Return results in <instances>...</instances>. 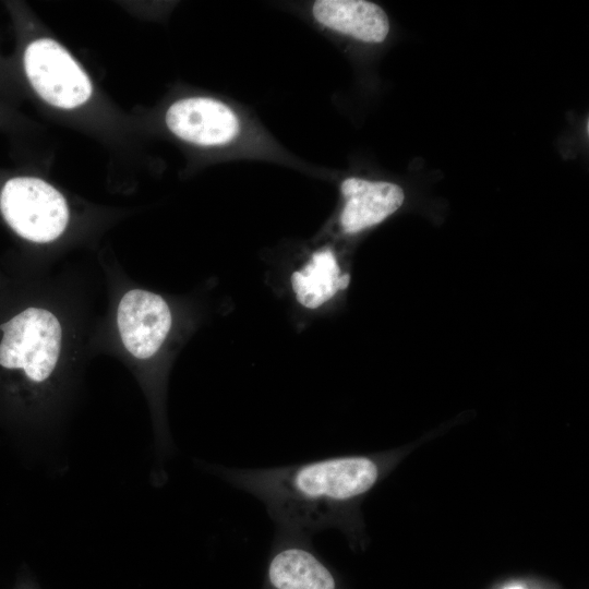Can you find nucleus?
I'll use <instances>...</instances> for the list:
<instances>
[{"mask_svg":"<svg viewBox=\"0 0 589 589\" xmlns=\"http://www.w3.org/2000/svg\"><path fill=\"white\" fill-rule=\"evenodd\" d=\"M212 470L257 497L278 532L311 539L326 528L352 526L351 509L378 482L383 465L375 457L348 455L274 468Z\"/></svg>","mask_w":589,"mask_h":589,"instance_id":"1","label":"nucleus"},{"mask_svg":"<svg viewBox=\"0 0 589 589\" xmlns=\"http://www.w3.org/2000/svg\"><path fill=\"white\" fill-rule=\"evenodd\" d=\"M0 365L22 369L27 378L43 383L53 372L61 349L62 329L49 311L28 308L0 325Z\"/></svg>","mask_w":589,"mask_h":589,"instance_id":"2","label":"nucleus"},{"mask_svg":"<svg viewBox=\"0 0 589 589\" xmlns=\"http://www.w3.org/2000/svg\"><path fill=\"white\" fill-rule=\"evenodd\" d=\"M0 211L19 236L39 243L57 239L69 221L64 196L51 184L34 177L8 180L0 193Z\"/></svg>","mask_w":589,"mask_h":589,"instance_id":"3","label":"nucleus"},{"mask_svg":"<svg viewBox=\"0 0 589 589\" xmlns=\"http://www.w3.org/2000/svg\"><path fill=\"white\" fill-rule=\"evenodd\" d=\"M23 62L33 88L55 107L73 109L92 95L88 75L64 47L50 38L32 41L25 49Z\"/></svg>","mask_w":589,"mask_h":589,"instance_id":"4","label":"nucleus"},{"mask_svg":"<svg viewBox=\"0 0 589 589\" xmlns=\"http://www.w3.org/2000/svg\"><path fill=\"white\" fill-rule=\"evenodd\" d=\"M117 322L128 351L135 358L148 359L164 344L171 327V313L160 296L133 289L122 297Z\"/></svg>","mask_w":589,"mask_h":589,"instance_id":"5","label":"nucleus"},{"mask_svg":"<svg viewBox=\"0 0 589 589\" xmlns=\"http://www.w3.org/2000/svg\"><path fill=\"white\" fill-rule=\"evenodd\" d=\"M310 541L277 531L265 589H337L333 573L315 554Z\"/></svg>","mask_w":589,"mask_h":589,"instance_id":"6","label":"nucleus"},{"mask_svg":"<svg viewBox=\"0 0 589 589\" xmlns=\"http://www.w3.org/2000/svg\"><path fill=\"white\" fill-rule=\"evenodd\" d=\"M168 129L181 140L201 146L224 145L240 131L237 116L226 104L207 97L173 103L166 112Z\"/></svg>","mask_w":589,"mask_h":589,"instance_id":"7","label":"nucleus"},{"mask_svg":"<svg viewBox=\"0 0 589 589\" xmlns=\"http://www.w3.org/2000/svg\"><path fill=\"white\" fill-rule=\"evenodd\" d=\"M340 191L346 200L340 224L346 232H358L377 225L402 204V189L392 182L348 178Z\"/></svg>","mask_w":589,"mask_h":589,"instance_id":"8","label":"nucleus"},{"mask_svg":"<svg viewBox=\"0 0 589 589\" xmlns=\"http://www.w3.org/2000/svg\"><path fill=\"white\" fill-rule=\"evenodd\" d=\"M314 19L327 28L365 43H382L389 32L384 10L364 0H317Z\"/></svg>","mask_w":589,"mask_h":589,"instance_id":"9","label":"nucleus"},{"mask_svg":"<svg viewBox=\"0 0 589 589\" xmlns=\"http://www.w3.org/2000/svg\"><path fill=\"white\" fill-rule=\"evenodd\" d=\"M349 275L340 269L332 250L315 252L310 261L292 274L291 285L296 298L306 309H316L348 287Z\"/></svg>","mask_w":589,"mask_h":589,"instance_id":"10","label":"nucleus"},{"mask_svg":"<svg viewBox=\"0 0 589 589\" xmlns=\"http://www.w3.org/2000/svg\"><path fill=\"white\" fill-rule=\"evenodd\" d=\"M506 589H522V588L519 587V586H512V587H508V588H506Z\"/></svg>","mask_w":589,"mask_h":589,"instance_id":"11","label":"nucleus"}]
</instances>
